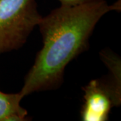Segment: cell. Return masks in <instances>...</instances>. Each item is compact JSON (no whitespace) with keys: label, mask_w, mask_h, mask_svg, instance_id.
I'll return each mask as SVG.
<instances>
[{"label":"cell","mask_w":121,"mask_h":121,"mask_svg":"<svg viewBox=\"0 0 121 121\" xmlns=\"http://www.w3.org/2000/svg\"><path fill=\"white\" fill-rule=\"evenodd\" d=\"M99 56L109 70V77L100 78V80L112 95L114 107H118L121 104V57L110 48L102 50Z\"/></svg>","instance_id":"277c9868"},{"label":"cell","mask_w":121,"mask_h":121,"mask_svg":"<svg viewBox=\"0 0 121 121\" xmlns=\"http://www.w3.org/2000/svg\"><path fill=\"white\" fill-rule=\"evenodd\" d=\"M41 17L35 0H0V55L22 47Z\"/></svg>","instance_id":"7a4b0ae2"},{"label":"cell","mask_w":121,"mask_h":121,"mask_svg":"<svg viewBox=\"0 0 121 121\" xmlns=\"http://www.w3.org/2000/svg\"><path fill=\"white\" fill-rule=\"evenodd\" d=\"M60 3V5L65 6H76L79 5L86 4L94 2H99L106 0H57Z\"/></svg>","instance_id":"8992f818"},{"label":"cell","mask_w":121,"mask_h":121,"mask_svg":"<svg viewBox=\"0 0 121 121\" xmlns=\"http://www.w3.org/2000/svg\"><path fill=\"white\" fill-rule=\"evenodd\" d=\"M20 92L5 94L0 91V121H28V111L20 106Z\"/></svg>","instance_id":"5b68a950"},{"label":"cell","mask_w":121,"mask_h":121,"mask_svg":"<svg viewBox=\"0 0 121 121\" xmlns=\"http://www.w3.org/2000/svg\"><path fill=\"white\" fill-rule=\"evenodd\" d=\"M84 103L81 110L83 121H106L113 106L110 93L100 79L91 80L82 87Z\"/></svg>","instance_id":"3957f363"},{"label":"cell","mask_w":121,"mask_h":121,"mask_svg":"<svg viewBox=\"0 0 121 121\" xmlns=\"http://www.w3.org/2000/svg\"><path fill=\"white\" fill-rule=\"evenodd\" d=\"M121 10V0L112 5L102 1L76 6L60 5L42 16L38 26L43 47L25 77L20 91L22 97L60 87L67 65L87 49L98 21L108 12Z\"/></svg>","instance_id":"6da1fadb"}]
</instances>
